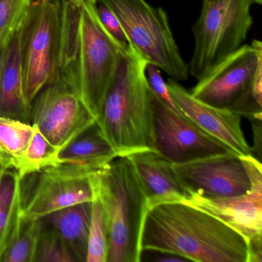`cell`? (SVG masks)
<instances>
[{"mask_svg":"<svg viewBox=\"0 0 262 262\" xmlns=\"http://www.w3.org/2000/svg\"><path fill=\"white\" fill-rule=\"evenodd\" d=\"M57 75L71 81L97 119L124 48L105 30L97 0H60ZM56 75V76H57Z\"/></svg>","mask_w":262,"mask_h":262,"instance_id":"cell-1","label":"cell"},{"mask_svg":"<svg viewBox=\"0 0 262 262\" xmlns=\"http://www.w3.org/2000/svg\"><path fill=\"white\" fill-rule=\"evenodd\" d=\"M34 132L35 126L31 123L0 116V153L7 167L16 169Z\"/></svg>","mask_w":262,"mask_h":262,"instance_id":"cell-20","label":"cell"},{"mask_svg":"<svg viewBox=\"0 0 262 262\" xmlns=\"http://www.w3.org/2000/svg\"><path fill=\"white\" fill-rule=\"evenodd\" d=\"M93 181L108 227L106 262L141 261V237L148 206L131 161L127 156L116 158L94 174Z\"/></svg>","mask_w":262,"mask_h":262,"instance_id":"cell-4","label":"cell"},{"mask_svg":"<svg viewBox=\"0 0 262 262\" xmlns=\"http://www.w3.org/2000/svg\"><path fill=\"white\" fill-rule=\"evenodd\" d=\"M108 251V231L106 219L102 204L96 196L92 202L86 262H106Z\"/></svg>","mask_w":262,"mask_h":262,"instance_id":"cell-23","label":"cell"},{"mask_svg":"<svg viewBox=\"0 0 262 262\" xmlns=\"http://www.w3.org/2000/svg\"><path fill=\"white\" fill-rule=\"evenodd\" d=\"M142 252L169 253L197 262H248V242L213 214L183 202L160 204L147 211Z\"/></svg>","mask_w":262,"mask_h":262,"instance_id":"cell-2","label":"cell"},{"mask_svg":"<svg viewBox=\"0 0 262 262\" xmlns=\"http://www.w3.org/2000/svg\"><path fill=\"white\" fill-rule=\"evenodd\" d=\"M248 262L262 261V237H256L248 242Z\"/></svg>","mask_w":262,"mask_h":262,"instance_id":"cell-29","label":"cell"},{"mask_svg":"<svg viewBox=\"0 0 262 262\" xmlns=\"http://www.w3.org/2000/svg\"><path fill=\"white\" fill-rule=\"evenodd\" d=\"M92 202L76 204L42 217L65 241L78 262H86Z\"/></svg>","mask_w":262,"mask_h":262,"instance_id":"cell-18","label":"cell"},{"mask_svg":"<svg viewBox=\"0 0 262 262\" xmlns=\"http://www.w3.org/2000/svg\"><path fill=\"white\" fill-rule=\"evenodd\" d=\"M106 6L120 23L132 50L148 64L163 70L176 82L188 79L168 18L162 8L145 0H97Z\"/></svg>","mask_w":262,"mask_h":262,"instance_id":"cell-7","label":"cell"},{"mask_svg":"<svg viewBox=\"0 0 262 262\" xmlns=\"http://www.w3.org/2000/svg\"><path fill=\"white\" fill-rule=\"evenodd\" d=\"M150 96L156 150L171 163H186L231 150L185 116L170 110L151 90Z\"/></svg>","mask_w":262,"mask_h":262,"instance_id":"cell-11","label":"cell"},{"mask_svg":"<svg viewBox=\"0 0 262 262\" xmlns=\"http://www.w3.org/2000/svg\"><path fill=\"white\" fill-rule=\"evenodd\" d=\"M190 93L242 118L262 119L261 42L242 46L199 79Z\"/></svg>","mask_w":262,"mask_h":262,"instance_id":"cell-5","label":"cell"},{"mask_svg":"<svg viewBox=\"0 0 262 262\" xmlns=\"http://www.w3.org/2000/svg\"><path fill=\"white\" fill-rule=\"evenodd\" d=\"M34 126L35 132L31 142L16 168L19 177L59 164L60 149L52 144L36 125Z\"/></svg>","mask_w":262,"mask_h":262,"instance_id":"cell-22","label":"cell"},{"mask_svg":"<svg viewBox=\"0 0 262 262\" xmlns=\"http://www.w3.org/2000/svg\"><path fill=\"white\" fill-rule=\"evenodd\" d=\"M34 0H0V52L24 25Z\"/></svg>","mask_w":262,"mask_h":262,"instance_id":"cell-24","label":"cell"},{"mask_svg":"<svg viewBox=\"0 0 262 262\" xmlns=\"http://www.w3.org/2000/svg\"><path fill=\"white\" fill-rule=\"evenodd\" d=\"M117 157L95 122L60 150L59 162L62 165L97 173Z\"/></svg>","mask_w":262,"mask_h":262,"instance_id":"cell-17","label":"cell"},{"mask_svg":"<svg viewBox=\"0 0 262 262\" xmlns=\"http://www.w3.org/2000/svg\"><path fill=\"white\" fill-rule=\"evenodd\" d=\"M41 222L34 262H78L65 241L56 231Z\"/></svg>","mask_w":262,"mask_h":262,"instance_id":"cell-25","label":"cell"},{"mask_svg":"<svg viewBox=\"0 0 262 262\" xmlns=\"http://www.w3.org/2000/svg\"><path fill=\"white\" fill-rule=\"evenodd\" d=\"M96 120L76 86L60 75L47 84L31 103L30 123L60 150Z\"/></svg>","mask_w":262,"mask_h":262,"instance_id":"cell-10","label":"cell"},{"mask_svg":"<svg viewBox=\"0 0 262 262\" xmlns=\"http://www.w3.org/2000/svg\"><path fill=\"white\" fill-rule=\"evenodd\" d=\"M127 157L142 184L148 209L160 204L183 202L188 197L173 164L157 151L147 150Z\"/></svg>","mask_w":262,"mask_h":262,"instance_id":"cell-15","label":"cell"},{"mask_svg":"<svg viewBox=\"0 0 262 262\" xmlns=\"http://www.w3.org/2000/svg\"><path fill=\"white\" fill-rule=\"evenodd\" d=\"M147 62L122 51L96 122L118 157L156 151Z\"/></svg>","mask_w":262,"mask_h":262,"instance_id":"cell-3","label":"cell"},{"mask_svg":"<svg viewBox=\"0 0 262 262\" xmlns=\"http://www.w3.org/2000/svg\"><path fill=\"white\" fill-rule=\"evenodd\" d=\"M160 69L152 64H147L145 75L148 86L155 95L176 114L184 116L182 112L174 103L166 82L164 81L161 74Z\"/></svg>","mask_w":262,"mask_h":262,"instance_id":"cell-26","label":"cell"},{"mask_svg":"<svg viewBox=\"0 0 262 262\" xmlns=\"http://www.w3.org/2000/svg\"><path fill=\"white\" fill-rule=\"evenodd\" d=\"M253 0H203L193 26L194 48L189 75L202 79L246 41L253 24Z\"/></svg>","mask_w":262,"mask_h":262,"instance_id":"cell-6","label":"cell"},{"mask_svg":"<svg viewBox=\"0 0 262 262\" xmlns=\"http://www.w3.org/2000/svg\"><path fill=\"white\" fill-rule=\"evenodd\" d=\"M166 83L178 108L194 125L239 156H254L242 131L239 115L199 100L174 79H168Z\"/></svg>","mask_w":262,"mask_h":262,"instance_id":"cell-14","label":"cell"},{"mask_svg":"<svg viewBox=\"0 0 262 262\" xmlns=\"http://www.w3.org/2000/svg\"><path fill=\"white\" fill-rule=\"evenodd\" d=\"M82 168L59 164L20 177L22 216L39 219L62 208L93 202V176Z\"/></svg>","mask_w":262,"mask_h":262,"instance_id":"cell-9","label":"cell"},{"mask_svg":"<svg viewBox=\"0 0 262 262\" xmlns=\"http://www.w3.org/2000/svg\"><path fill=\"white\" fill-rule=\"evenodd\" d=\"M40 229V219L22 216L17 231L0 262H34Z\"/></svg>","mask_w":262,"mask_h":262,"instance_id":"cell-21","label":"cell"},{"mask_svg":"<svg viewBox=\"0 0 262 262\" xmlns=\"http://www.w3.org/2000/svg\"><path fill=\"white\" fill-rule=\"evenodd\" d=\"M262 119H253L250 120L253 130V137H254V147H252L253 153L257 155L256 159L260 161L261 158L262 145Z\"/></svg>","mask_w":262,"mask_h":262,"instance_id":"cell-28","label":"cell"},{"mask_svg":"<svg viewBox=\"0 0 262 262\" xmlns=\"http://www.w3.org/2000/svg\"><path fill=\"white\" fill-rule=\"evenodd\" d=\"M173 168L188 197L225 199L246 194L251 188L242 157L232 150L186 163L173 164Z\"/></svg>","mask_w":262,"mask_h":262,"instance_id":"cell-12","label":"cell"},{"mask_svg":"<svg viewBox=\"0 0 262 262\" xmlns=\"http://www.w3.org/2000/svg\"><path fill=\"white\" fill-rule=\"evenodd\" d=\"M1 52H0V67H1Z\"/></svg>","mask_w":262,"mask_h":262,"instance_id":"cell-32","label":"cell"},{"mask_svg":"<svg viewBox=\"0 0 262 262\" xmlns=\"http://www.w3.org/2000/svg\"><path fill=\"white\" fill-rule=\"evenodd\" d=\"M22 217L20 177L13 168H0V260Z\"/></svg>","mask_w":262,"mask_h":262,"instance_id":"cell-19","label":"cell"},{"mask_svg":"<svg viewBox=\"0 0 262 262\" xmlns=\"http://www.w3.org/2000/svg\"><path fill=\"white\" fill-rule=\"evenodd\" d=\"M30 111L24 91L19 31L1 52L0 116L30 123Z\"/></svg>","mask_w":262,"mask_h":262,"instance_id":"cell-16","label":"cell"},{"mask_svg":"<svg viewBox=\"0 0 262 262\" xmlns=\"http://www.w3.org/2000/svg\"><path fill=\"white\" fill-rule=\"evenodd\" d=\"M0 168H9V167H7L5 160H4V157H3L1 153H0Z\"/></svg>","mask_w":262,"mask_h":262,"instance_id":"cell-30","label":"cell"},{"mask_svg":"<svg viewBox=\"0 0 262 262\" xmlns=\"http://www.w3.org/2000/svg\"><path fill=\"white\" fill-rule=\"evenodd\" d=\"M241 157L251 179L248 193L216 199L189 195L183 202L219 217L248 242L262 237V165L254 156Z\"/></svg>","mask_w":262,"mask_h":262,"instance_id":"cell-13","label":"cell"},{"mask_svg":"<svg viewBox=\"0 0 262 262\" xmlns=\"http://www.w3.org/2000/svg\"><path fill=\"white\" fill-rule=\"evenodd\" d=\"M253 1H254V4H258V5L262 4V0H253Z\"/></svg>","mask_w":262,"mask_h":262,"instance_id":"cell-31","label":"cell"},{"mask_svg":"<svg viewBox=\"0 0 262 262\" xmlns=\"http://www.w3.org/2000/svg\"><path fill=\"white\" fill-rule=\"evenodd\" d=\"M60 29V0H34L19 30L24 91L30 105L57 75Z\"/></svg>","mask_w":262,"mask_h":262,"instance_id":"cell-8","label":"cell"},{"mask_svg":"<svg viewBox=\"0 0 262 262\" xmlns=\"http://www.w3.org/2000/svg\"><path fill=\"white\" fill-rule=\"evenodd\" d=\"M97 13L108 34L124 48L131 49L128 38L114 13L104 4L97 2Z\"/></svg>","mask_w":262,"mask_h":262,"instance_id":"cell-27","label":"cell"}]
</instances>
